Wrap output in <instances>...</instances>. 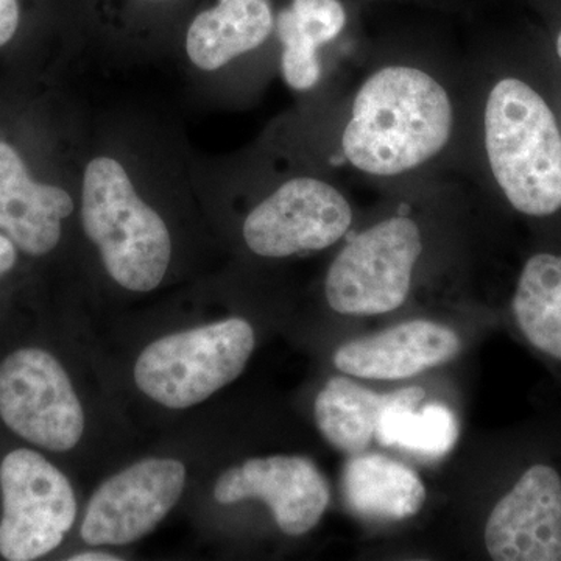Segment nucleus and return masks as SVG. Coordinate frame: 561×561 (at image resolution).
I'll return each instance as SVG.
<instances>
[{
  "instance_id": "19",
  "label": "nucleus",
  "mask_w": 561,
  "mask_h": 561,
  "mask_svg": "<svg viewBox=\"0 0 561 561\" xmlns=\"http://www.w3.org/2000/svg\"><path fill=\"white\" fill-rule=\"evenodd\" d=\"M276 31L284 47L283 58H280L284 80L294 90H311L319 83L321 76L319 55H317L319 47L295 28L286 10L280 11L276 18Z\"/></svg>"
},
{
  "instance_id": "4",
  "label": "nucleus",
  "mask_w": 561,
  "mask_h": 561,
  "mask_svg": "<svg viewBox=\"0 0 561 561\" xmlns=\"http://www.w3.org/2000/svg\"><path fill=\"white\" fill-rule=\"evenodd\" d=\"M254 342L253 328L242 319L165 335L140 354L136 383L164 408H192L241 376Z\"/></svg>"
},
{
  "instance_id": "16",
  "label": "nucleus",
  "mask_w": 561,
  "mask_h": 561,
  "mask_svg": "<svg viewBox=\"0 0 561 561\" xmlns=\"http://www.w3.org/2000/svg\"><path fill=\"white\" fill-rule=\"evenodd\" d=\"M397 397L398 391L378 394L345 376H335L317 397L313 415L330 445L357 456L370 446L383 411Z\"/></svg>"
},
{
  "instance_id": "24",
  "label": "nucleus",
  "mask_w": 561,
  "mask_h": 561,
  "mask_svg": "<svg viewBox=\"0 0 561 561\" xmlns=\"http://www.w3.org/2000/svg\"><path fill=\"white\" fill-rule=\"evenodd\" d=\"M557 54H559V58L561 60V31L559 36H557Z\"/></svg>"
},
{
  "instance_id": "18",
  "label": "nucleus",
  "mask_w": 561,
  "mask_h": 561,
  "mask_svg": "<svg viewBox=\"0 0 561 561\" xmlns=\"http://www.w3.org/2000/svg\"><path fill=\"white\" fill-rule=\"evenodd\" d=\"M424 394L421 387L398 390L397 400L383 411L376 430L382 446H400L426 457L451 451L459 440L456 415L443 404H427L416 411Z\"/></svg>"
},
{
  "instance_id": "17",
  "label": "nucleus",
  "mask_w": 561,
  "mask_h": 561,
  "mask_svg": "<svg viewBox=\"0 0 561 561\" xmlns=\"http://www.w3.org/2000/svg\"><path fill=\"white\" fill-rule=\"evenodd\" d=\"M513 313L527 341L561 360V256L540 253L524 265Z\"/></svg>"
},
{
  "instance_id": "21",
  "label": "nucleus",
  "mask_w": 561,
  "mask_h": 561,
  "mask_svg": "<svg viewBox=\"0 0 561 561\" xmlns=\"http://www.w3.org/2000/svg\"><path fill=\"white\" fill-rule=\"evenodd\" d=\"M20 21V0H0V47L13 39Z\"/></svg>"
},
{
  "instance_id": "9",
  "label": "nucleus",
  "mask_w": 561,
  "mask_h": 561,
  "mask_svg": "<svg viewBox=\"0 0 561 561\" xmlns=\"http://www.w3.org/2000/svg\"><path fill=\"white\" fill-rule=\"evenodd\" d=\"M186 485L179 460L146 459L103 482L92 494L81 537L92 546L128 545L168 516Z\"/></svg>"
},
{
  "instance_id": "7",
  "label": "nucleus",
  "mask_w": 561,
  "mask_h": 561,
  "mask_svg": "<svg viewBox=\"0 0 561 561\" xmlns=\"http://www.w3.org/2000/svg\"><path fill=\"white\" fill-rule=\"evenodd\" d=\"M0 416L25 440L55 453L70 451L84 431L68 373L38 348L16 351L0 364Z\"/></svg>"
},
{
  "instance_id": "14",
  "label": "nucleus",
  "mask_w": 561,
  "mask_h": 561,
  "mask_svg": "<svg viewBox=\"0 0 561 561\" xmlns=\"http://www.w3.org/2000/svg\"><path fill=\"white\" fill-rule=\"evenodd\" d=\"M273 24L271 0H219L192 21L186 35L187 57L208 72L224 68L262 46Z\"/></svg>"
},
{
  "instance_id": "13",
  "label": "nucleus",
  "mask_w": 561,
  "mask_h": 561,
  "mask_svg": "<svg viewBox=\"0 0 561 561\" xmlns=\"http://www.w3.org/2000/svg\"><path fill=\"white\" fill-rule=\"evenodd\" d=\"M72 210L68 192L33 181L16 150L0 142V230L14 245L32 256L49 253Z\"/></svg>"
},
{
  "instance_id": "1",
  "label": "nucleus",
  "mask_w": 561,
  "mask_h": 561,
  "mask_svg": "<svg viewBox=\"0 0 561 561\" xmlns=\"http://www.w3.org/2000/svg\"><path fill=\"white\" fill-rule=\"evenodd\" d=\"M453 119L451 99L434 77L389 66L357 92L343 131V154L368 175H401L445 149Z\"/></svg>"
},
{
  "instance_id": "12",
  "label": "nucleus",
  "mask_w": 561,
  "mask_h": 561,
  "mask_svg": "<svg viewBox=\"0 0 561 561\" xmlns=\"http://www.w3.org/2000/svg\"><path fill=\"white\" fill-rule=\"evenodd\" d=\"M460 348V337L451 328L412 320L346 342L335 351L334 365L354 378L398 381L453 360Z\"/></svg>"
},
{
  "instance_id": "3",
  "label": "nucleus",
  "mask_w": 561,
  "mask_h": 561,
  "mask_svg": "<svg viewBox=\"0 0 561 561\" xmlns=\"http://www.w3.org/2000/svg\"><path fill=\"white\" fill-rule=\"evenodd\" d=\"M81 221L117 284L133 291L160 286L171 264V234L114 158L99 157L87 165Z\"/></svg>"
},
{
  "instance_id": "20",
  "label": "nucleus",
  "mask_w": 561,
  "mask_h": 561,
  "mask_svg": "<svg viewBox=\"0 0 561 561\" xmlns=\"http://www.w3.org/2000/svg\"><path fill=\"white\" fill-rule=\"evenodd\" d=\"M286 11L295 28L317 47L331 43L345 28L346 13L339 0H291Z\"/></svg>"
},
{
  "instance_id": "23",
  "label": "nucleus",
  "mask_w": 561,
  "mask_h": 561,
  "mask_svg": "<svg viewBox=\"0 0 561 561\" xmlns=\"http://www.w3.org/2000/svg\"><path fill=\"white\" fill-rule=\"evenodd\" d=\"M70 561H119V557H113L111 553L103 552H83L70 557Z\"/></svg>"
},
{
  "instance_id": "8",
  "label": "nucleus",
  "mask_w": 561,
  "mask_h": 561,
  "mask_svg": "<svg viewBox=\"0 0 561 561\" xmlns=\"http://www.w3.org/2000/svg\"><path fill=\"white\" fill-rule=\"evenodd\" d=\"M351 221L353 210L341 191L305 176L287 181L251 210L243 239L260 256L287 257L334 245Z\"/></svg>"
},
{
  "instance_id": "11",
  "label": "nucleus",
  "mask_w": 561,
  "mask_h": 561,
  "mask_svg": "<svg viewBox=\"0 0 561 561\" xmlns=\"http://www.w3.org/2000/svg\"><path fill=\"white\" fill-rule=\"evenodd\" d=\"M485 546L496 561L561 560V479L534 465L491 511Z\"/></svg>"
},
{
  "instance_id": "10",
  "label": "nucleus",
  "mask_w": 561,
  "mask_h": 561,
  "mask_svg": "<svg viewBox=\"0 0 561 561\" xmlns=\"http://www.w3.org/2000/svg\"><path fill=\"white\" fill-rule=\"evenodd\" d=\"M220 504L261 500L290 537L311 531L331 500L330 485L312 460L301 456L250 459L225 471L214 486Z\"/></svg>"
},
{
  "instance_id": "5",
  "label": "nucleus",
  "mask_w": 561,
  "mask_h": 561,
  "mask_svg": "<svg viewBox=\"0 0 561 561\" xmlns=\"http://www.w3.org/2000/svg\"><path fill=\"white\" fill-rule=\"evenodd\" d=\"M423 253L421 231L408 217H391L353 239L332 261L324 295L332 311L370 317L397 311L408 300Z\"/></svg>"
},
{
  "instance_id": "15",
  "label": "nucleus",
  "mask_w": 561,
  "mask_h": 561,
  "mask_svg": "<svg viewBox=\"0 0 561 561\" xmlns=\"http://www.w3.org/2000/svg\"><path fill=\"white\" fill-rule=\"evenodd\" d=\"M343 497L364 518L401 522L426 501V486L412 468L381 454H357L342 476Z\"/></svg>"
},
{
  "instance_id": "22",
  "label": "nucleus",
  "mask_w": 561,
  "mask_h": 561,
  "mask_svg": "<svg viewBox=\"0 0 561 561\" xmlns=\"http://www.w3.org/2000/svg\"><path fill=\"white\" fill-rule=\"evenodd\" d=\"M16 262V249L7 236L0 234V276L13 268Z\"/></svg>"
},
{
  "instance_id": "6",
  "label": "nucleus",
  "mask_w": 561,
  "mask_h": 561,
  "mask_svg": "<svg viewBox=\"0 0 561 561\" xmlns=\"http://www.w3.org/2000/svg\"><path fill=\"white\" fill-rule=\"evenodd\" d=\"M0 489L3 559L36 560L60 546L76 523L77 501L58 468L38 453L16 449L0 465Z\"/></svg>"
},
{
  "instance_id": "2",
  "label": "nucleus",
  "mask_w": 561,
  "mask_h": 561,
  "mask_svg": "<svg viewBox=\"0 0 561 561\" xmlns=\"http://www.w3.org/2000/svg\"><path fill=\"white\" fill-rule=\"evenodd\" d=\"M485 149L507 201L526 216L561 208V133L551 108L518 79L494 84L485 106Z\"/></svg>"
}]
</instances>
